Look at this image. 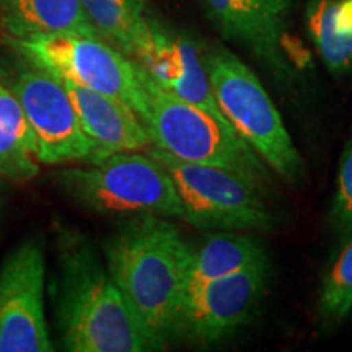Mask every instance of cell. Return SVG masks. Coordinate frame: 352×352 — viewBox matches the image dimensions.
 <instances>
[{"label": "cell", "mask_w": 352, "mask_h": 352, "mask_svg": "<svg viewBox=\"0 0 352 352\" xmlns=\"http://www.w3.org/2000/svg\"><path fill=\"white\" fill-rule=\"evenodd\" d=\"M104 258L145 333L164 349L182 333L191 245L170 219L142 215L109 236Z\"/></svg>", "instance_id": "6da1fadb"}, {"label": "cell", "mask_w": 352, "mask_h": 352, "mask_svg": "<svg viewBox=\"0 0 352 352\" xmlns=\"http://www.w3.org/2000/svg\"><path fill=\"white\" fill-rule=\"evenodd\" d=\"M226 36L248 46L279 78L292 77L284 54L289 0H202Z\"/></svg>", "instance_id": "7c38bea8"}, {"label": "cell", "mask_w": 352, "mask_h": 352, "mask_svg": "<svg viewBox=\"0 0 352 352\" xmlns=\"http://www.w3.org/2000/svg\"><path fill=\"white\" fill-rule=\"evenodd\" d=\"M210 90L219 111L264 165L284 182L296 184L305 166L279 109L248 65L226 50L204 57Z\"/></svg>", "instance_id": "5b68a950"}, {"label": "cell", "mask_w": 352, "mask_h": 352, "mask_svg": "<svg viewBox=\"0 0 352 352\" xmlns=\"http://www.w3.org/2000/svg\"><path fill=\"white\" fill-rule=\"evenodd\" d=\"M10 90L33 131L39 164L91 162L94 144L83 132L67 90L56 74L32 64L20 70Z\"/></svg>", "instance_id": "9c48e42d"}, {"label": "cell", "mask_w": 352, "mask_h": 352, "mask_svg": "<svg viewBox=\"0 0 352 352\" xmlns=\"http://www.w3.org/2000/svg\"><path fill=\"white\" fill-rule=\"evenodd\" d=\"M13 43L32 64L113 96L126 103L139 118L142 114L145 98L142 69L103 39L78 33H54Z\"/></svg>", "instance_id": "52a82bcc"}, {"label": "cell", "mask_w": 352, "mask_h": 352, "mask_svg": "<svg viewBox=\"0 0 352 352\" xmlns=\"http://www.w3.org/2000/svg\"><path fill=\"white\" fill-rule=\"evenodd\" d=\"M329 223L333 232L342 240L352 233V138L340 160L331 209H329Z\"/></svg>", "instance_id": "ffe728a7"}, {"label": "cell", "mask_w": 352, "mask_h": 352, "mask_svg": "<svg viewBox=\"0 0 352 352\" xmlns=\"http://www.w3.org/2000/svg\"><path fill=\"white\" fill-rule=\"evenodd\" d=\"M96 36L134 59L135 51L151 32L145 0H80Z\"/></svg>", "instance_id": "ac0fdd59"}, {"label": "cell", "mask_w": 352, "mask_h": 352, "mask_svg": "<svg viewBox=\"0 0 352 352\" xmlns=\"http://www.w3.org/2000/svg\"><path fill=\"white\" fill-rule=\"evenodd\" d=\"M59 336L70 352L158 351L87 240L64 233L56 279Z\"/></svg>", "instance_id": "7a4b0ae2"}, {"label": "cell", "mask_w": 352, "mask_h": 352, "mask_svg": "<svg viewBox=\"0 0 352 352\" xmlns=\"http://www.w3.org/2000/svg\"><path fill=\"white\" fill-rule=\"evenodd\" d=\"M2 204H3V199H2V192H0V209H2Z\"/></svg>", "instance_id": "44dd1931"}, {"label": "cell", "mask_w": 352, "mask_h": 352, "mask_svg": "<svg viewBox=\"0 0 352 352\" xmlns=\"http://www.w3.org/2000/svg\"><path fill=\"white\" fill-rule=\"evenodd\" d=\"M147 153L173 178L189 226L232 232H266L276 227V214L266 201V189L243 175L179 160L152 145Z\"/></svg>", "instance_id": "8992f818"}, {"label": "cell", "mask_w": 352, "mask_h": 352, "mask_svg": "<svg viewBox=\"0 0 352 352\" xmlns=\"http://www.w3.org/2000/svg\"><path fill=\"white\" fill-rule=\"evenodd\" d=\"M46 250L39 236L15 246L0 264V352H51L44 310Z\"/></svg>", "instance_id": "ba28073f"}, {"label": "cell", "mask_w": 352, "mask_h": 352, "mask_svg": "<svg viewBox=\"0 0 352 352\" xmlns=\"http://www.w3.org/2000/svg\"><path fill=\"white\" fill-rule=\"evenodd\" d=\"M142 82L145 98L140 121L148 132L152 147L191 164L235 171L267 189L271 170L223 114L166 94L148 78L144 69Z\"/></svg>", "instance_id": "3957f363"}, {"label": "cell", "mask_w": 352, "mask_h": 352, "mask_svg": "<svg viewBox=\"0 0 352 352\" xmlns=\"http://www.w3.org/2000/svg\"><path fill=\"white\" fill-rule=\"evenodd\" d=\"M36 142L20 101L0 82V178L25 183L38 175Z\"/></svg>", "instance_id": "2e32d148"}, {"label": "cell", "mask_w": 352, "mask_h": 352, "mask_svg": "<svg viewBox=\"0 0 352 352\" xmlns=\"http://www.w3.org/2000/svg\"><path fill=\"white\" fill-rule=\"evenodd\" d=\"M270 258L232 274L189 287L182 333L197 344H215L248 323L270 284Z\"/></svg>", "instance_id": "30bf717a"}, {"label": "cell", "mask_w": 352, "mask_h": 352, "mask_svg": "<svg viewBox=\"0 0 352 352\" xmlns=\"http://www.w3.org/2000/svg\"><path fill=\"white\" fill-rule=\"evenodd\" d=\"M132 60L166 94L220 113L210 90L204 59H201L197 47L188 38L173 36L152 21L151 32Z\"/></svg>", "instance_id": "8fae6325"}, {"label": "cell", "mask_w": 352, "mask_h": 352, "mask_svg": "<svg viewBox=\"0 0 352 352\" xmlns=\"http://www.w3.org/2000/svg\"><path fill=\"white\" fill-rule=\"evenodd\" d=\"M0 33L13 41L54 33L96 36L80 0H0Z\"/></svg>", "instance_id": "5bb4252c"}, {"label": "cell", "mask_w": 352, "mask_h": 352, "mask_svg": "<svg viewBox=\"0 0 352 352\" xmlns=\"http://www.w3.org/2000/svg\"><path fill=\"white\" fill-rule=\"evenodd\" d=\"M308 32L328 70H352V0H314L307 12Z\"/></svg>", "instance_id": "e0dca14e"}, {"label": "cell", "mask_w": 352, "mask_h": 352, "mask_svg": "<svg viewBox=\"0 0 352 352\" xmlns=\"http://www.w3.org/2000/svg\"><path fill=\"white\" fill-rule=\"evenodd\" d=\"M349 316H352V310H351V314H349Z\"/></svg>", "instance_id": "7402d4cb"}, {"label": "cell", "mask_w": 352, "mask_h": 352, "mask_svg": "<svg viewBox=\"0 0 352 352\" xmlns=\"http://www.w3.org/2000/svg\"><path fill=\"white\" fill-rule=\"evenodd\" d=\"M59 78L76 108L83 132L95 147L91 162L116 152H138L151 147L152 140L144 122L126 103L67 78Z\"/></svg>", "instance_id": "4fadbf2b"}, {"label": "cell", "mask_w": 352, "mask_h": 352, "mask_svg": "<svg viewBox=\"0 0 352 352\" xmlns=\"http://www.w3.org/2000/svg\"><path fill=\"white\" fill-rule=\"evenodd\" d=\"M267 258L263 243L254 236L232 230L210 233L199 246H191L188 289L232 274Z\"/></svg>", "instance_id": "9a60e30c"}, {"label": "cell", "mask_w": 352, "mask_h": 352, "mask_svg": "<svg viewBox=\"0 0 352 352\" xmlns=\"http://www.w3.org/2000/svg\"><path fill=\"white\" fill-rule=\"evenodd\" d=\"M57 182L65 195L94 212L132 219L158 215L186 222L173 178L148 153H111L83 168L60 171Z\"/></svg>", "instance_id": "277c9868"}, {"label": "cell", "mask_w": 352, "mask_h": 352, "mask_svg": "<svg viewBox=\"0 0 352 352\" xmlns=\"http://www.w3.org/2000/svg\"><path fill=\"white\" fill-rule=\"evenodd\" d=\"M352 310V233L329 263L320 289L318 311L321 320L333 327L349 316Z\"/></svg>", "instance_id": "d6986e66"}]
</instances>
